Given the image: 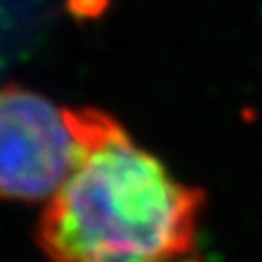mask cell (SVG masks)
<instances>
[{"mask_svg": "<svg viewBox=\"0 0 262 262\" xmlns=\"http://www.w3.org/2000/svg\"><path fill=\"white\" fill-rule=\"evenodd\" d=\"M107 0H70L72 11H77L79 15H92L98 13L105 7Z\"/></svg>", "mask_w": 262, "mask_h": 262, "instance_id": "cell-3", "label": "cell"}, {"mask_svg": "<svg viewBox=\"0 0 262 262\" xmlns=\"http://www.w3.org/2000/svg\"><path fill=\"white\" fill-rule=\"evenodd\" d=\"M184 262H192V260H184Z\"/></svg>", "mask_w": 262, "mask_h": 262, "instance_id": "cell-4", "label": "cell"}, {"mask_svg": "<svg viewBox=\"0 0 262 262\" xmlns=\"http://www.w3.org/2000/svg\"><path fill=\"white\" fill-rule=\"evenodd\" d=\"M79 158L39 216L53 262H184L203 192L168 175L107 114L66 110Z\"/></svg>", "mask_w": 262, "mask_h": 262, "instance_id": "cell-1", "label": "cell"}, {"mask_svg": "<svg viewBox=\"0 0 262 262\" xmlns=\"http://www.w3.org/2000/svg\"><path fill=\"white\" fill-rule=\"evenodd\" d=\"M79 158L68 112L27 88L0 90V196H53Z\"/></svg>", "mask_w": 262, "mask_h": 262, "instance_id": "cell-2", "label": "cell"}]
</instances>
